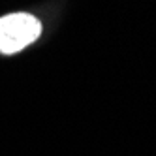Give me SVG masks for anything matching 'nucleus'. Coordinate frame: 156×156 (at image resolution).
<instances>
[{
    "mask_svg": "<svg viewBox=\"0 0 156 156\" xmlns=\"http://www.w3.org/2000/svg\"><path fill=\"white\" fill-rule=\"evenodd\" d=\"M41 23L30 13H9L0 17V53L13 55L36 41Z\"/></svg>",
    "mask_w": 156,
    "mask_h": 156,
    "instance_id": "1",
    "label": "nucleus"
}]
</instances>
